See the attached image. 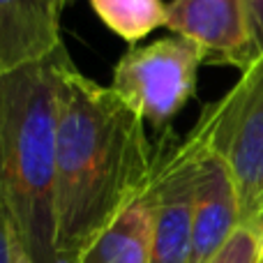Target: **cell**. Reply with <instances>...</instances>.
Wrapping results in <instances>:
<instances>
[{"label": "cell", "instance_id": "obj_5", "mask_svg": "<svg viewBox=\"0 0 263 263\" xmlns=\"http://www.w3.org/2000/svg\"><path fill=\"white\" fill-rule=\"evenodd\" d=\"M196 134L190 132L180 143L164 148L155 178L153 199V242L150 263H190L192 201H194Z\"/></svg>", "mask_w": 263, "mask_h": 263}, {"label": "cell", "instance_id": "obj_8", "mask_svg": "<svg viewBox=\"0 0 263 263\" xmlns=\"http://www.w3.org/2000/svg\"><path fill=\"white\" fill-rule=\"evenodd\" d=\"M65 0H0V77L42 63L63 46Z\"/></svg>", "mask_w": 263, "mask_h": 263}, {"label": "cell", "instance_id": "obj_16", "mask_svg": "<svg viewBox=\"0 0 263 263\" xmlns=\"http://www.w3.org/2000/svg\"><path fill=\"white\" fill-rule=\"evenodd\" d=\"M55 263H74V261H65V259H58Z\"/></svg>", "mask_w": 263, "mask_h": 263}, {"label": "cell", "instance_id": "obj_9", "mask_svg": "<svg viewBox=\"0 0 263 263\" xmlns=\"http://www.w3.org/2000/svg\"><path fill=\"white\" fill-rule=\"evenodd\" d=\"M153 199L150 187L123 210L74 263H150Z\"/></svg>", "mask_w": 263, "mask_h": 263}, {"label": "cell", "instance_id": "obj_1", "mask_svg": "<svg viewBox=\"0 0 263 263\" xmlns=\"http://www.w3.org/2000/svg\"><path fill=\"white\" fill-rule=\"evenodd\" d=\"M166 139L153 141L148 125L77 69L63 53L58 65L55 132V254L77 261L86 247L148 192Z\"/></svg>", "mask_w": 263, "mask_h": 263}, {"label": "cell", "instance_id": "obj_10", "mask_svg": "<svg viewBox=\"0 0 263 263\" xmlns=\"http://www.w3.org/2000/svg\"><path fill=\"white\" fill-rule=\"evenodd\" d=\"M88 3L100 21L129 44L148 37L166 23V5L162 0H88Z\"/></svg>", "mask_w": 263, "mask_h": 263}, {"label": "cell", "instance_id": "obj_7", "mask_svg": "<svg viewBox=\"0 0 263 263\" xmlns=\"http://www.w3.org/2000/svg\"><path fill=\"white\" fill-rule=\"evenodd\" d=\"M164 28L192 42L208 65L245 69L254 58L242 0H173Z\"/></svg>", "mask_w": 263, "mask_h": 263}, {"label": "cell", "instance_id": "obj_4", "mask_svg": "<svg viewBox=\"0 0 263 263\" xmlns=\"http://www.w3.org/2000/svg\"><path fill=\"white\" fill-rule=\"evenodd\" d=\"M199 49L178 35L132 46L116 63L111 90L145 125L162 129L194 97Z\"/></svg>", "mask_w": 263, "mask_h": 263}, {"label": "cell", "instance_id": "obj_3", "mask_svg": "<svg viewBox=\"0 0 263 263\" xmlns=\"http://www.w3.org/2000/svg\"><path fill=\"white\" fill-rule=\"evenodd\" d=\"M196 127L224 159L240 203V224L263 227V53L254 55Z\"/></svg>", "mask_w": 263, "mask_h": 263}, {"label": "cell", "instance_id": "obj_13", "mask_svg": "<svg viewBox=\"0 0 263 263\" xmlns=\"http://www.w3.org/2000/svg\"><path fill=\"white\" fill-rule=\"evenodd\" d=\"M12 236H14L12 222H9V215L5 210L3 199H0V263H9V256H12Z\"/></svg>", "mask_w": 263, "mask_h": 263}, {"label": "cell", "instance_id": "obj_12", "mask_svg": "<svg viewBox=\"0 0 263 263\" xmlns=\"http://www.w3.org/2000/svg\"><path fill=\"white\" fill-rule=\"evenodd\" d=\"M247 18V32H250L252 55L263 53V0H242Z\"/></svg>", "mask_w": 263, "mask_h": 263}, {"label": "cell", "instance_id": "obj_2", "mask_svg": "<svg viewBox=\"0 0 263 263\" xmlns=\"http://www.w3.org/2000/svg\"><path fill=\"white\" fill-rule=\"evenodd\" d=\"M65 49L0 77V199L35 263H55L58 65Z\"/></svg>", "mask_w": 263, "mask_h": 263}, {"label": "cell", "instance_id": "obj_15", "mask_svg": "<svg viewBox=\"0 0 263 263\" xmlns=\"http://www.w3.org/2000/svg\"><path fill=\"white\" fill-rule=\"evenodd\" d=\"M259 263H263V227H261V254H259Z\"/></svg>", "mask_w": 263, "mask_h": 263}, {"label": "cell", "instance_id": "obj_11", "mask_svg": "<svg viewBox=\"0 0 263 263\" xmlns=\"http://www.w3.org/2000/svg\"><path fill=\"white\" fill-rule=\"evenodd\" d=\"M261 254V227L240 224L231 240L222 247L210 263H259Z\"/></svg>", "mask_w": 263, "mask_h": 263}, {"label": "cell", "instance_id": "obj_6", "mask_svg": "<svg viewBox=\"0 0 263 263\" xmlns=\"http://www.w3.org/2000/svg\"><path fill=\"white\" fill-rule=\"evenodd\" d=\"M196 134L194 201H192L190 263H210L240 227V203L224 159L208 145L203 132Z\"/></svg>", "mask_w": 263, "mask_h": 263}, {"label": "cell", "instance_id": "obj_17", "mask_svg": "<svg viewBox=\"0 0 263 263\" xmlns=\"http://www.w3.org/2000/svg\"><path fill=\"white\" fill-rule=\"evenodd\" d=\"M65 3H69V0H65Z\"/></svg>", "mask_w": 263, "mask_h": 263}, {"label": "cell", "instance_id": "obj_14", "mask_svg": "<svg viewBox=\"0 0 263 263\" xmlns=\"http://www.w3.org/2000/svg\"><path fill=\"white\" fill-rule=\"evenodd\" d=\"M9 263H35L30 259V254L26 252V247L21 245V240L16 238V233L12 236V256H9Z\"/></svg>", "mask_w": 263, "mask_h": 263}]
</instances>
